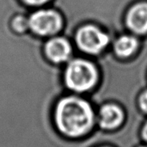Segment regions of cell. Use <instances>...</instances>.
I'll list each match as a JSON object with an SVG mask.
<instances>
[{"label":"cell","instance_id":"cell-12","mask_svg":"<svg viewBox=\"0 0 147 147\" xmlns=\"http://www.w3.org/2000/svg\"><path fill=\"white\" fill-rule=\"evenodd\" d=\"M140 136H141V140H143V142L147 144V119L141 127Z\"/></svg>","mask_w":147,"mask_h":147},{"label":"cell","instance_id":"cell-1","mask_svg":"<svg viewBox=\"0 0 147 147\" xmlns=\"http://www.w3.org/2000/svg\"><path fill=\"white\" fill-rule=\"evenodd\" d=\"M54 121L61 134L69 138H79L93 127L95 114L91 105L78 96H67L59 101Z\"/></svg>","mask_w":147,"mask_h":147},{"label":"cell","instance_id":"cell-6","mask_svg":"<svg viewBox=\"0 0 147 147\" xmlns=\"http://www.w3.org/2000/svg\"><path fill=\"white\" fill-rule=\"evenodd\" d=\"M72 48L68 40L64 37H54L45 45L47 57L53 63L65 62L71 55Z\"/></svg>","mask_w":147,"mask_h":147},{"label":"cell","instance_id":"cell-9","mask_svg":"<svg viewBox=\"0 0 147 147\" xmlns=\"http://www.w3.org/2000/svg\"><path fill=\"white\" fill-rule=\"evenodd\" d=\"M11 28L17 33H24L29 28L28 19L22 15L16 16L11 21Z\"/></svg>","mask_w":147,"mask_h":147},{"label":"cell","instance_id":"cell-7","mask_svg":"<svg viewBox=\"0 0 147 147\" xmlns=\"http://www.w3.org/2000/svg\"><path fill=\"white\" fill-rule=\"evenodd\" d=\"M123 121L124 112L120 106L109 103L101 108L99 112V124L103 129H115L118 127Z\"/></svg>","mask_w":147,"mask_h":147},{"label":"cell","instance_id":"cell-3","mask_svg":"<svg viewBox=\"0 0 147 147\" xmlns=\"http://www.w3.org/2000/svg\"><path fill=\"white\" fill-rule=\"evenodd\" d=\"M75 40L80 50L90 54H98L109 44V36L100 28L86 25L78 29Z\"/></svg>","mask_w":147,"mask_h":147},{"label":"cell","instance_id":"cell-10","mask_svg":"<svg viewBox=\"0 0 147 147\" xmlns=\"http://www.w3.org/2000/svg\"><path fill=\"white\" fill-rule=\"evenodd\" d=\"M138 105L140 111L147 115V88L140 92L138 97Z\"/></svg>","mask_w":147,"mask_h":147},{"label":"cell","instance_id":"cell-11","mask_svg":"<svg viewBox=\"0 0 147 147\" xmlns=\"http://www.w3.org/2000/svg\"><path fill=\"white\" fill-rule=\"evenodd\" d=\"M22 1L29 6H39L46 3L49 0H22Z\"/></svg>","mask_w":147,"mask_h":147},{"label":"cell","instance_id":"cell-8","mask_svg":"<svg viewBox=\"0 0 147 147\" xmlns=\"http://www.w3.org/2000/svg\"><path fill=\"white\" fill-rule=\"evenodd\" d=\"M139 47V40L133 35L124 34L120 36L115 42L114 49L117 56L128 58L134 54Z\"/></svg>","mask_w":147,"mask_h":147},{"label":"cell","instance_id":"cell-4","mask_svg":"<svg viewBox=\"0 0 147 147\" xmlns=\"http://www.w3.org/2000/svg\"><path fill=\"white\" fill-rule=\"evenodd\" d=\"M29 28L37 35L48 36L58 33L63 27V18L54 9H40L32 13L28 18Z\"/></svg>","mask_w":147,"mask_h":147},{"label":"cell","instance_id":"cell-5","mask_svg":"<svg viewBox=\"0 0 147 147\" xmlns=\"http://www.w3.org/2000/svg\"><path fill=\"white\" fill-rule=\"evenodd\" d=\"M125 22L128 29L136 34H147V3H138L131 7L126 15Z\"/></svg>","mask_w":147,"mask_h":147},{"label":"cell","instance_id":"cell-2","mask_svg":"<svg viewBox=\"0 0 147 147\" xmlns=\"http://www.w3.org/2000/svg\"><path fill=\"white\" fill-rule=\"evenodd\" d=\"M98 80V71L95 65L84 59L70 62L65 71L66 86L76 92L90 90Z\"/></svg>","mask_w":147,"mask_h":147},{"label":"cell","instance_id":"cell-13","mask_svg":"<svg viewBox=\"0 0 147 147\" xmlns=\"http://www.w3.org/2000/svg\"><path fill=\"white\" fill-rule=\"evenodd\" d=\"M138 147H147V144L144 143L143 145H141V146H138Z\"/></svg>","mask_w":147,"mask_h":147}]
</instances>
